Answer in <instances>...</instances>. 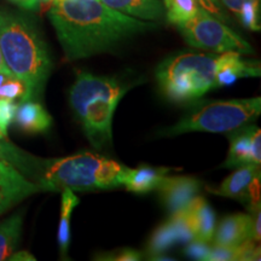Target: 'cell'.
<instances>
[{
    "label": "cell",
    "mask_w": 261,
    "mask_h": 261,
    "mask_svg": "<svg viewBox=\"0 0 261 261\" xmlns=\"http://www.w3.org/2000/svg\"><path fill=\"white\" fill-rule=\"evenodd\" d=\"M68 61L110 52L156 23L116 11L98 0H54L48 11Z\"/></svg>",
    "instance_id": "cell-1"
},
{
    "label": "cell",
    "mask_w": 261,
    "mask_h": 261,
    "mask_svg": "<svg viewBox=\"0 0 261 261\" xmlns=\"http://www.w3.org/2000/svg\"><path fill=\"white\" fill-rule=\"evenodd\" d=\"M0 51L12 76L27 85L31 98L39 96L51 74L52 60L31 19L0 8Z\"/></svg>",
    "instance_id": "cell-2"
},
{
    "label": "cell",
    "mask_w": 261,
    "mask_h": 261,
    "mask_svg": "<svg viewBox=\"0 0 261 261\" xmlns=\"http://www.w3.org/2000/svg\"><path fill=\"white\" fill-rule=\"evenodd\" d=\"M132 85L112 76L77 71L69 91V103L85 136L94 149L112 145L113 116Z\"/></svg>",
    "instance_id": "cell-3"
},
{
    "label": "cell",
    "mask_w": 261,
    "mask_h": 261,
    "mask_svg": "<svg viewBox=\"0 0 261 261\" xmlns=\"http://www.w3.org/2000/svg\"><path fill=\"white\" fill-rule=\"evenodd\" d=\"M127 167L92 152L40 160L37 184L41 191L108 190L120 187Z\"/></svg>",
    "instance_id": "cell-4"
},
{
    "label": "cell",
    "mask_w": 261,
    "mask_h": 261,
    "mask_svg": "<svg viewBox=\"0 0 261 261\" xmlns=\"http://www.w3.org/2000/svg\"><path fill=\"white\" fill-rule=\"evenodd\" d=\"M220 55L185 52L162 62L156 71L161 92L174 103L194 102L217 89L215 75Z\"/></svg>",
    "instance_id": "cell-5"
},
{
    "label": "cell",
    "mask_w": 261,
    "mask_h": 261,
    "mask_svg": "<svg viewBox=\"0 0 261 261\" xmlns=\"http://www.w3.org/2000/svg\"><path fill=\"white\" fill-rule=\"evenodd\" d=\"M261 113V98L219 100L200 104L167 129L165 136H178L188 132L225 133L254 121Z\"/></svg>",
    "instance_id": "cell-6"
},
{
    "label": "cell",
    "mask_w": 261,
    "mask_h": 261,
    "mask_svg": "<svg viewBox=\"0 0 261 261\" xmlns=\"http://www.w3.org/2000/svg\"><path fill=\"white\" fill-rule=\"evenodd\" d=\"M178 29L192 47L215 54L238 52L241 55H250L254 52L250 44L241 35L202 8L198 9L194 17L178 24Z\"/></svg>",
    "instance_id": "cell-7"
},
{
    "label": "cell",
    "mask_w": 261,
    "mask_h": 261,
    "mask_svg": "<svg viewBox=\"0 0 261 261\" xmlns=\"http://www.w3.org/2000/svg\"><path fill=\"white\" fill-rule=\"evenodd\" d=\"M212 194L234 198L246 205L260 203V165L238 167L218 188H207Z\"/></svg>",
    "instance_id": "cell-8"
},
{
    "label": "cell",
    "mask_w": 261,
    "mask_h": 261,
    "mask_svg": "<svg viewBox=\"0 0 261 261\" xmlns=\"http://www.w3.org/2000/svg\"><path fill=\"white\" fill-rule=\"evenodd\" d=\"M230 135V150L227 159L221 165L225 168H238L242 166L260 165L261 132L256 126H242Z\"/></svg>",
    "instance_id": "cell-9"
},
{
    "label": "cell",
    "mask_w": 261,
    "mask_h": 261,
    "mask_svg": "<svg viewBox=\"0 0 261 261\" xmlns=\"http://www.w3.org/2000/svg\"><path fill=\"white\" fill-rule=\"evenodd\" d=\"M202 188V181L194 177H166L158 188L163 205L171 214L178 213L190 203Z\"/></svg>",
    "instance_id": "cell-10"
},
{
    "label": "cell",
    "mask_w": 261,
    "mask_h": 261,
    "mask_svg": "<svg viewBox=\"0 0 261 261\" xmlns=\"http://www.w3.org/2000/svg\"><path fill=\"white\" fill-rule=\"evenodd\" d=\"M260 64L255 61H246L238 52H224L215 75V86H230L242 77L260 76Z\"/></svg>",
    "instance_id": "cell-11"
},
{
    "label": "cell",
    "mask_w": 261,
    "mask_h": 261,
    "mask_svg": "<svg viewBox=\"0 0 261 261\" xmlns=\"http://www.w3.org/2000/svg\"><path fill=\"white\" fill-rule=\"evenodd\" d=\"M182 211L195 240L210 243L217 227V217L211 204L203 197L196 196Z\"/></svg>",
    "instance_id": "cell-12"
},
{
    "label": "cell",
    "mask_w": 261,
    "mask_h": 261,
    "mask_svg": "<svg viewBox=\"0 0 261 261\" xmlns=\"http://www.w3.org/2000/svg\"><path fill=\"white\" fill-rule=\"evenodd\" d=\"M252 218L249 214L228 215L215 227L213 246L236 247L246 240H253Z\"/></svg>",
    "instance_id": "cell-13"
},
{
    "label": "cell",
    "mask_w": 261,
    "mask_h": 261,
    "mask_svg": "<svg viewBox=\"0 0 261 261\" xmlns=\"http://www.w3.org/2000/svg\"><path fill=\"white\" fill-rule=\"evenodd\" d=\"M172 171L168 167H151L140 166L138 168L127 167L122 177L121 185H125L126 190L135 194H148L158 190L163 179Z\"/></svg>",
    "instance_id": "cell-14"
},
{
    "label": "cell",
    "mask_w": 261,
    "mask_h": 261,
    "mask_svg": "<svg viewBox=\"0 0 261 261\" xmlns=\"http://www.w3.org/2000/svg\"><path fill=\"white\" fill-rule=\"evenodd\" d=\"M14 121L27 133L46 132L52 125V117L40 103L23 100L17 106Z\"/></svg>",
    "instance_id": "cell-15"
},
{
    "label": "cell",
    "mask_w": 261,
    "mask_h": 261,
    "mask_svg": "<svg viewBox=\"0 0 261 261\" xmlns=\"http://www.w3.org/2000/svg\"><path fill=\"white\" fill-rule=\"evenodd\" d=\"M103 4L122 14L143 21H159L166 14L161 0H100Z\"/></svg>",
    "instance_id": "cell-16"
},
{
    "label": "cell",
    "mask_w": 261,
    "mask_h": 261,
    "mask_svg": "<svg viewBox=\"0 0 261 261\" xmlns=\"http://www.w3.org/2000/svg\"><path fill=\"white\" fill-rule=\"evenodd\" d=\"M0 188L14 196L18 202L41 191L37 182L29 180L18 169L3 160H0Z\"/></svg>",
    "instance_id": "cell-17"
},
{
    "label": "cell",
    "mask_w": 261,
    "mask_h": 261,
    "mask_svg": "<svg viewBox=\"0 0 261 261\" xmlns=\"http://www.w3.org/2000/svg\"><path fill=\"white\" fill-rule=\"evenodd\" d=\"M79 203L80 200L71 189H63L61 201V219L58 226V244H60L62 257L67 256L70 242V217L74 208Z\"/></svg>",
    "instance_id": "cell-18"
},
{
    "label": "cell",
    "mask_w": 261,
    "mask_h": 261,
    "mask_svg": "<svg viewBox=\"0 0 261 261\" xmlns=\"http://www.w3.org/2000/svg\"><path fill=\"white\" fill-rule=\"evenodd\" d=\"M23 215L16 213L0 223V261L9 259L15 252L22 234Z\"/></svg>",
    "instance_id": "cell-19"
},
{
    "label": "cell",
    "mask_w": 261,
    "mask_h": 261,
    "mask_svg": "<svg viewBox=\"0 0 261 261\" xmlns=\"http://www.w3.org/2000/svg\"><path fill=\"white\" fill-rule=\"evenodd\" d=\"M177 243H179L178 232L172 219L169 218L152 232L148 242V247H146V255L149 256V259L154 260L156 256L162 255Z\"/></svg>",
    "instance_id": "cell-20"
},
{
    "label": "cell",
    "mask_w": 261,
    "mask_h": 261,
    "mask_svg": "<svg viewBox=\"0 0 261 261\" xmlns=\"http://www.w3.org/2000/svg\"><path fill=\"white\" fill-rule=\"evenodd\" d=\"M0 97L12 100L19 98L23 102V100L31 99V93H29L27 85L22 80L17 77H6L0 86Z\"/></svg>",
    "instance_id": "cell-21"
},
{
    "label": "cell",
    "mask_w": 261,
    "mask_h": 261,
    "mask_svg": "<svg viewBox=\"0 0 261 261\" xmlns=\"http://www.w3.org/2000/svg\"><path fill=\"white\" fill-rule=\"evenodd\" d=\"M259 8V0H246L238 12L242 24L250 31H260Z\"/></svg>",
    "instance_id": "cell-22"
},
{
    "label": "cell",
    "mask_w": 261,
    "mask_h": 261,
    "mask_svg": "<svg viewBox=\"0 0 261 261\" xmlns=\"http://www.w3.org/2000/svg\"><path fill=\"white\" fill-rule=\"evenodd\" d=\"M93 259L103 261H138L143 259V256L142 253L132 248H119L113 252L100 253Z\"/></svg>",
    "instance_id": "cell-23"
},
{
    "label": "cell",
    "mask_w": 261,
    "mask_h": 261,
    "mask_svg": "<svg viewBox=\"0 0 261 261\" xmlns=\"http://www.w3.org/2000/svg\"><path fill=\"white\" fill-rule=\"evenodd\" d=\"M16 110H17V104L12 99L0 97V132L3 136L8 135V128L14 121Z\"/></svg>",
    "instance_id": "cell-24"
},
{
    "label": "cell",
    "mask_w": 261,
    "mask_h": 261,
    "mask_svg": "<svg viewBox=\"0 0 261 261\" xmlns=\"http://www.w3.org/2000/svg\"><path fill=\"white\" fill-rule=\"evenodd\" d=\"M208 261H231L240 260V250L236 247H223L213 246L211 247L210 254L207 257Z\"/></svg>",
    "instance_id": "cell-25"
},
{
    "label": "cell",
    "mask_w": 261,
    "mask_h": 261,
    "mask_svg": "<svg viewBox=\"0 0 261 261\" xmlns=\"http://www.w3.org/2000/svg\"><path fill=\"white\" fill-rule=\"evenodd\" d=\"M210 250H211V247L207 242H201V241L192 240L191 242L185 244L182 252H184V254L188 257H190V259L207 261Z\"/></svg>",
    "instance_id": "cell-26"
},
{
    "label": "cell",
    "mask_w": 261,
    "mask_h": 261,
    "mask_svg": "<svg viewBox=\"0 0 261 261\" xmlns=\"http://www.w3.org/2000/svg\"><path fill=\"white\" fill-rule=\"evenodd\" d=\"M17 202L18 201L16 200L14 196H11L4 189L0 188V215L4 213L5 211H8L10 207L17 203Z\"/></svg>",
    "instance_id": "cell-27"
},
{
    "label": "cell",
    "mask_w": 261,
    "mask_h": 261,
    "mask_svg": "<svg viewBox=\"0 0 261 261\" xmlns=\"http://www.w3.org/2000/svg\"><path fill=\"white\" fill-rule=\"evenodd\" d=\"M11 257H9V260H24V261H33L35 260V257L27 252H18V253H12Z\"/></svg>",
    "instance_id": "cell-28"
},
{
    "label": "cell",
    "mask_w": 261,
    "mask_h": 261,
    "mask_svg": "<svg viewBox=\"0 0 261 261\" xmlns=\"http://www.w3.org/2000/svg\"><path fill=\"white\" fill-rule=\"evenodd\" d=\"M14 2L18 3L19 5L24 6V8H27V9H34V8H37L39 4L38 0H14Z\"/></svg>",
    "instance_id": "cell-29"
},
{
    "label": "cell",
    "mask_w": 261,
    "mask_h": 261,
    "mask_svg": "<svg viewBox=\"0 0 261 261\" xmlns=\"http://www.w3.org/2000/svg\"><path fill=\"white\" fill-rule=\"evenodd\" d=\"M0 74H4L6 76H10V77H14L12 76V74L10 73V70L8 69V67L5 65V62L3 60V55H2V51H0Z\"/></svg>",
    "instance_id": "cell-30"
},
{
    "label": "cell",
    "mask_w": 261,
    "mask_h": 261,
    "mask_svg": "<svg viewBox=\"0 0 261 261\" xmlns=\"http://www.w3.org/2000/svg\"><path fill=\"white\" fill-rule=\"evenodd\" d=\"M39 3H52L54 0H38Z\"/></svg>",
    "instance_id": "cell-31"
},
{
    "label": "cell",
    "mask_w": 261,
    "mask_h": 261,
    "mask_svg": "<svg viewBox=\"0 0 261 261\" xmlns=\"http://www.w3.org/2000/svg\"><path fill=\"white\" fill-rule=\"evenodd\" d=\"M2 138H6V137H5V136H3V133L0 132V139H2Z\"/></svg>",
    "instance_id": "cell-32"
},
{
    "label": "cell",
    "mask_w": 261,
    "mask_h": 261,
    "mask_svg": "<svg viewBox=\"0 0 261 261\" xmlns=\"http://www.w3.org/2000/svg\"><path fill=\"white\" fill-rule=\"evenodd\" d=\"M166 2V0H163V3H165Z\"/></svg>",
    "instance_id": "cell-33"
}]
</instances>
